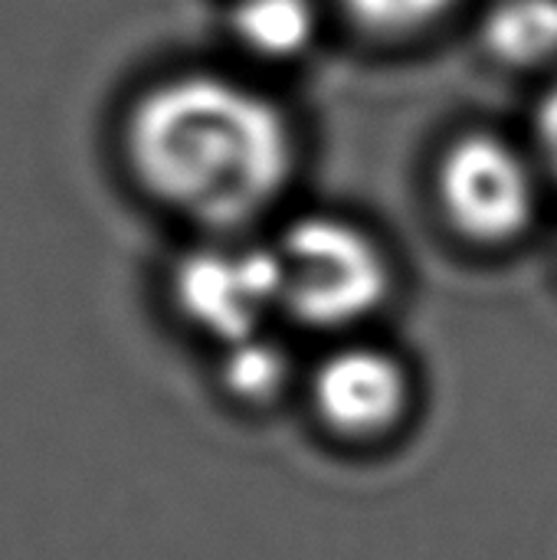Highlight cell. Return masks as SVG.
Wrapping results in <instances>:
<instances>
[{"mask_svg": "<svg viewBox=\"0 0 557 560\" xmlns=\"http://www.w3.org/2000/svg\"><path fill=\"white\" fill-rule=\"evenodd\" d=\"M121 138L144 194L223 236L269 213L299 167L289 112L220 72L154 82L128 108Z\"/></svg>", "mask_w": 557, "mask_h": 560, "instance_id": "obj_1", "label": "cell"}, {"mask_svg": "<svg viewBox=\"0 0 557 560\" xmlns=\"http://www.w3.org/2000/svg\"><path fill=\"white\" fill-rule=\"evenodd\" d=\"M282 315L315 331H345L374 318L394 289L381 243L335 213L295 217L272 243Z\"/></svg>", "mask_w": 557, "mask_h": 560, "instance_id": "obj_2", "label": "cell"}, {"mask_svg": "<svg viewBox=\"0 0 557 560\" xmlns=\"http://www.w3.org/2000/svg\"><path fill=\"white\" fill-rule=\"evenodd\" d=\"M538 180L535 154L492 131H466L450 141L433 177L446 223L479 246H506L532 226Z\"/></svg>", "mask_w": 557, "mask_h": 560, "instance_id": "obj_3", "label": "cell"}, {"mask_svg": "<svg viewBox=\"0 0 557 560\" xmlns=\"http://www.w3.org/2000/svg\"><path fill=\"white\" fill-rule=\"evenodd\" d=\"M177 315L204 338L223 345L266 331L282 315L272 246L217 240L187 249L171 272Z\"/></svg>", "mask_w": 557, "mask_h": 560, "instance_id": "obj_4", "label": "cell"}, {"mask_svg": "<svg viewBox=\"0 0 557 560\" xmlns=\"http://www.w3.org/2000/svg\"><path fill=\"white\" fill-rule=\"evenodd\" d=\"M309 397L315 417L345 440H381L394 433L414 397V381L404 361L378 345H341L328 351L312 377Z\"/></svg>", "mask_w": 557, "mask_h": 560, "instance_id": "obj_5", "label": "cell"}, {"mask_svg": "<svg viewBox=\"0 0 557 560\" xmlns=\"http://www.w3.org/2000/svg\"><path fill=\"white\" fill-rule=\"evenodd\" d=\"M322 30L315 0H233L230 33L236 46L263 62L302 59Z\"/></svg>", "mask_w": 557, "mask_h": 560, "instance_id": "obj_6", "label": "cell"}, {"mask_svg": "<svg viewBox=\"0 0 557 560\" xmlns=\"http://www.w3.org/2000/svg\"><path fill=\"white\" fill-rule=\"evenodd\" d=\"M483 46L509 69L557 62V0H499L483 20Z\"/></svg>", "mask_w": 557, "mask_h": 560, "instance_id": "obj_7", "label": "cell"}, {"mask_svg": "<svg viewBox=\"0 0 557 560\" xmlns=\"http://www.w3.org/2000/svg\"><path fill=\"white\" fill-rule=\"evenodd\" d=\"M220 384L223 390L246 404L266 407L279 400L292 384V358L289 348L266 331H256L243 341L223 345L220 354Z\"/></svg>", "mask_w": 557, "mask_h": 560, "instance_id": "obj_8", "label": "cell"}, {"mask_svg": "<svg viewBox=\"0 0 557 560\" xmlns=\"http://www.w3.org/2000/svg\"><path fill=\"white\" fill-rule=\"evenodd\" d=\"M460 0H338L345 16L371 36L404 39L437 26Z\"/></svg>", "mask_w": 557, "mask_h": 560, "instance_id": "obj_9", "label": "cell"}, {"mask_svg": "<svg viewBox=\"0 0 557 560\" xmlns=\"http://www.w3.org/2000/svg\"><path fill=\"white\" fill-rule=\"evenodd\" d=\"M532 154L542 167V174L557 180V82L542 95L535 108V144Z\"/></svg>", "mask_w": 557, "mask_h": 560, "instance_id": "obj_10", "label": "cell"}]
</instances>
